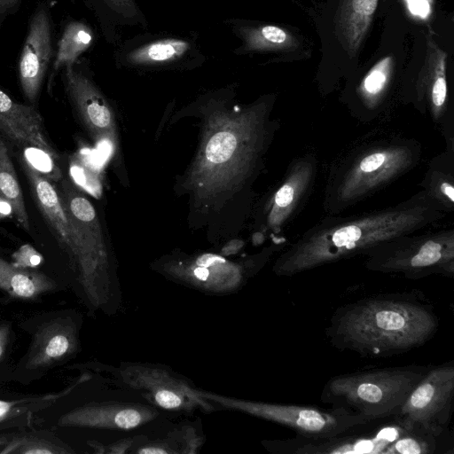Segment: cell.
Masks as SVG:
<instances>
[{
    "label": "cell",
    "mask_w": 454,
    "mask_h": 454,
    "mask_svg": "<svg viewBox=\"0 0 454 454\" xmlns=\"http://www.w3.org/2000/svg\"><path fill=\"white\" fill-rule=\"evenodd\" d=\"M444 210L423 190L395 207L359 216L325 220L280 255L274 266L292 277L325 264L364 254L394 238L414 233L443 216Z\"/></svg>",
    "instance_id": "1"
},
{
    "label": "cell",
    "mask_w": 454,
    "mask_h": 454,
    "mask_svg": "<svg viewBox=\"0 0 454 454\" xmlns=\"http://www.w3.org/2000/svg\"><path fill=\"white\" fill-rule=\"evenodd\" d=\"M438 325L433 305L419 293H394L338 308L326 334L340 350L364 357H387L423 346Z\"/></svg>",
    "instance_id": "2"
},
{
    "label": "cell",
    "mask_w": 454,
    "mask_h": 454,
    "mask_svg": "<svg viewBox=\"0 0 454 454\" xmlns=\"http://www.w3.org/2000/svg\"><path fill=\"white\" fill-rule=\"evenodd\" d=\"M428 368L408 365L337 375L325 383L321 401L371 421L395 417Z\"/></svg>",
    "instance_id": "3"
},
{
    "label": "cell",
    "mask_w": 454,
    "mask_h": 454,
    "mask_svg": "<svg viewBox=\"0 0 454 454\" xmlns=\"http://www.w3.org/2000/svg\"><path fill=\"white\" fill-rule=\"evenodd\" d=\"M364 266L372 271L421 278L454 275V231L402 235L374 246L364 253Z\"/></svg>",
    "instance_id": "4"
},
{
    "label": "cell",
    "mask_w": 454,
    "mask_h": 454,
    "mask_svg": "<svg viewBox=\"0 0 454 454\" xmlns=\"http://www.w3.org/2000/svg\"><path fill=\"white\" fill-rule=\"evenodd\" d=\"M419 160L417 145L390 143L358 153L338 174L329 194L333 209L354 204L404 174Z\"/></svg>",
    "instance_id": "5"
},
{
    "label": "cell",
    "mask_w": 454,
    "mask_h": 454,
    "mask_svg": "<svg viewBox=\"0 0 454 454\" xmlns=\"http://www.w3.org/2000/svg\"><path fill=\"white\" fill-rule=\"evenodd\" d=\"M31 321L23 326L31 335L30 344L12 374L23 384L60 365L71 356L77 342L75 325L65 311L43 313Z\"/></svg>",
    "instance_id": "6"
},
{
    "label": "cell",
    "mask_w": 454,
    "mask_h": 454,
    "mask_svg": "<svg viewBox=\"0 0 454 454\" xmlns=\"http://www.w3.org/2000/svg\"><path fill=\"white\" fill-rule=\"evenodd\" d=\"M454 396V362L429 367L395 419L408 430L424 429L440 435L448 427Z\"/></svg>",
    "instance_id": "7"
},
{
    "label": "cell",
    "mask_w": 454,
    "mask_h": 454,
    "mask_svg": "<svg viewBox=\"0 0 454 454\" xmlns=\"http://www.w3.org/2000/svg\"><path fill=\"white\" fill-rule=\"evenodd\" d=\"M244 407L254 415L293 429L308 440L336 437L371 422L343 408L325 410L307 405L264 403H247Z\"/></svg>",
    "instance_id": "8"
},
{
    "label": "cell",
    "mask_w": 454,
    "mask_h": 454,
    "mask_svg": "<svg viewBox=\"0 0 454 454\" xmlns=\"http://www.w3.org/2000/svg\"><path fill=\"white\" fill-rule=\"evenodd\" d=\"M52 26L49 8L41 4L34 12L19 61V78L24 97L34 104L52 59Z\"/></svg>",
    "instance_id": "9"
},
{
    "label": "cell",
    "mask_w": 454,
    "mask_h": 454,
    "mask_svg": "<svg viewBox=\"0 0 454 454\" xmlns=\"http://www.w3.org/2000/svg\"><path fill=\"white\" fill-rule=\"evenodd\" d=\"M0 131L19 145L37 147L58 157L44 134L38 112L33 106L15 102L1 89Z\"/></svg>",
    "instance_id": "10"
},
{
    "label": "cell",
    "mask_w": 454,
    "mask_h": 454,
    "mask_svg": "<svg viewBox=\"0 0 454 454\" xmlns=\"http://www.w3.org/2000/svg\"><path fill=\"white\" fill-rule=\"evenodd\" d=\"M35 200L49 224L59 247L74 260L76 254L74 234L67 213L60 196L49 178L38 172L24 159L22 160Z\"/></svg>",
    "instance_id": "11"
},
{
    "label": "cell",
    "mask_w": 454,
    "mask_h": 454,
    "mask_svg": "<svg viewBox=\"0 0 454 454\" xmlns=\"http://www.w3.org/2000/svg\"><path fill=\"white\" fill-rule=\"evenodd\" d=\"M408 429L398 420L372 434L348 436L345 434L323 440H304L301 444L287 441V452L317 453H383L384 450Z\"/></svg>",
    "instance_id": "12"
},
{
    "label": "cell",
    "mask_w": 454,
    "mask_h": 454,
    "mask_svg": "<svg viewBox=\"0 0 454 454\" xmlns=\"http://www.w3.org/2000/svg\"><path fill=\"white\" fill-rule=\"evenodd\" d=\"M316 170V160L312 157L298 159L289 168L284 183L273 199L270 223L275 230H280L303 201L312 186Z\"/></svg>",
    "instance_id": "13"
},
{
    "label": "cell",
    "mask_w": 454,
    "mask_h": 454,
    "mask_svg": "<svg viewBox=\"0 0 454 454\" xmlns=\"http://www.w3.org/2000/svg\"><path fill=\"white\" fill-rule=\"evenodd\" d=\"M446 59V52L436 44L431 35H428L427 55L417 81V92L419 100L426 96L432 116L436 121L444 117L447 110Z\"/></svg>",
    "instance_id": "14"
},
{
    "label": "cell",
    "mask_w": 454,
    "mask_h": 454,
    "mask_svg": "<svg viewBox=\"0 0 454 454\" xmlns=\"http://www.w3.org/2000/svg\"><path fill=\"white\" fill-rule=\"evenodd\" d=\"M378 0H340L335 18L340 43L355 57L371 26Z\"/></svg>",
    "instance_id": "15"
},
{
    "label": "cell",
    "mask_w": 454,
    "mask_h": 454,
    "mask_svg": "<svg viewBox=\"0 0 454 454\" xmlns=\"http://www.w3.org/2000/svg\"><path fill=\"white\" fill-rule=\"evenodd\" d=\"M57 289V283L35 269L21 268L0 256V291L12 299L35 301Z\"/></svg>",
    "instance_id": "16"
},
{
    "label": "cell",
    "mask_w": 454,
    "mask_h": 454,
    "mask_svg": "<svg viewBox=\"0 0 454 454\" xmlns=\"http://www.w3.org/2000/svg\"><path fill=\"white\" fill-rule=\"evenodd\" d=\"M70 450L57 436L47 432L0 434L1 454H62Z\"/></svg>",
    "instance_id": "17"
},
{
    "label": "cell",
    "mask_w": 454,
    "mask_h": 454,
    "mask_svg": "<svg viewBox=\"0 0 454 454\" xmlns=\"http://www.w3.org/2000/svg\"><path fill=\"white\" fill-rule=\"evenodd\" d=\"M93 38V33L86 24L81 21L68 22L58 43L51 79L60 68L73 66L78 57L91 45Z\"/></svg>",
    "instance_id": "18"
},
{
    "label": "cell",
    "mask_w": 454,
    "mask_h": 454,
    "mask_svg": "<svg viewBox=\"0 0 454 454\" xmlns=\"http://www.w3.org/2000/svg\"><path fill=\"white\" fill-rule=\"evenodd\" d=\"M239 34L247 51H294L299 46L294 35L278 26L241 27Z\"/></svg>",
    "instance_id": "19"
},
{
    "label": "cell",
    "mask_w": 454,
    "mask_h": 454,
    "mask_svg": "<svg viewBox=\"0 0 454 454\" xmlns=\"http://www.w3.org/2000/svg\"><path fill=\"white\" fill-rule=\"evenodd\" d=\"M0 196L7 200L13 210L19 224L29 231V219L25 206L23 193L17 175L9 156L7 146L0 139Z\"/></svg>",
    "instance_id": "20"
},
{
    "label": "cell",
    "mask_w": 454,
    "mask_h": 454,
    "mask_svg": "<svg viewBox=\"0 0 454 454\" xmlns=\"http://www.w3.org/2000/svg\"><path fill=\"white\" fill-rule=\"evenodd\" d=\"M393 69V56H386L375 63L361 81L357 92L367 108L376 107L382 99L390 84Z\"/></svg>",
    "instance_id": "21"
},
{
    "label": "cell",
    "mask_w": 454,
    "mask_h": 454,
    "mask_svg": "<svg viewBox=\"0 0 454 454\" xmlns=\"http://www.w3.org/2000/svg\"><path fill=\"white\" fill-rule=\"evenodd\" d=\"M190 48L188 42L180 39H162L145 44L129 52L127 59L134 64L168 62L183 56Z\"/></svg>",
    "instance_id": "22"
},
{
    "label": "cell",
    "mask_w": 454,
    "mask_h": 454,
    "mask_svg": "<svg viewBox=\"0 0 454 454\" xmlns=\"http://www.w3.org/2000/svg\"><path fill=\"white\" fill-rule=\"evenodd\" d=\"M437 437L431 432L413 427L391 442L382 454H432L436 449Z\"/></svg>",
    "instance_id": "23"
},
{
    "label": "cell",
    "mask_w": 454,
    "mask_h": 454,
    "mask_svg": "<svg viewBox=\"0 0 454 454\" xmlns=\"http://www.w3.org/2000/svg\"><path fill=\"white\" fill-rule=\"evenodd\" d=\"M425 191L443 210L453 208L454 186L451 174L431 168L426 178Z\"/></svg>",
    "instance_id": "24"
},
{
    "label": "cell",
    "mask_w": 454,
    "mask_h": 454,
    "mask_svg": "<svg viewBox=\"0 0 454 454\" xmlns=\"http://www.w3.org/2000/svg\"><path fill=\"white\" fill-rule=\"evenodd\" d=\"M236 146L237 140L233 134L227 131L218 132L207 143V159L213 163H223L231 158Z\"/></svg>",
    "instance_id": "25"
},
{
    "label": "cell",
    "mask_w": 454,
    "mask_h": 454,
    "mask_svg": "<svg viewBox=\"0 0 454 454\" xmlns=\"http://www.w3.org/2000/svg\"><path fill=\"white\" fill-rule=\"evenodd\" d=\"M23 159L47 178L58 180L61 176L60 170L55 163L56 159L40 148L25 147Z\"/></svg>",
    "instance_id": "26"
},
{
    "label": "cell",
    "mask_w": 454,
    "mask_h": 454,
    "mask_svg": "<svg viewBox=\"0 0 454 454\" xmlns=\"http://www.w3.org/2000/svg\"><path fill=\"white\" fill-rule=\"evenodd\" d=\"M12 258L14 265L27 269H35L43 261V255L29 244L21 246Z\"/></svg>",
    "instance_id": "27"
},
{
    "label": "cell",
    "mask_w": 454,
    "mask_h": 454,
    "mask_svg": "<svg viewBox=\"0 0 454 454\" xmlns=\"http://www.w3.org/2000/svg\"><path fill=\"white\" fill-rule=\"evenodd\" d=\"M114 12L125 17H135L138 11L134 0H99Z\"/></svg>",
    "instance_id": "28"
},
{
    "label": "cell",
    "mask_w": 454,
    "mask_h": 454,
    "mask_svg": "<svg viewBox=\"0 0 454 454\" xmlns=\"http://www.w3.org/2000/svg\"><path fill=\"white\" fill-rule=\"evenodd\" d=\"M410 13L419 20H427L432 12L431 0H404Z\"/></svg>",
    "instance_id": "29"
},
{
    "label": "cell",
    "mask_w": 454,
    "mask_h": 454,
    "mask_svg": "<svg viewBox=\"0 0 454 454\" xmlns=\"http://www.w3.org/2000/svg\"><path fill=\"white\" fill-rule=\"evenodd\" d=\"M141 414L132 409L120 411L114 418V422L121 428H131L137 427L141 422Z\"/></svg>",
    "instance_id": "30"
},
{
    "label": "cell",
    "mask_w": 454,
    "mask_h": 454,
    "mask_svg": "<svg viewBox=\"0 0 454 454\" xmlns=\"http://www.w3.org/2000/svg\"><path fill=\"white\" fill-rule=\"evenodd\" d=\"M12 340V328L7 322H0V365L7 357Z\"/></svg>",
    "instance_id": "31"
},
{
    "label": "cell",
    "mask_w": 454,
    "mask_h": 454,
    "mask_svg": "<svg viewBox=\"0 0 454 454\" xmlns=\"http://www.w3.org/2000/svg\"><path fill=\"white\" fill-rule=\"evenodd\" d=\"M157 403L165 409H173L178 407L182 401L180 397L174 392L161 389L155 395Z\"/></svg>",
    "instance_id": "32"
},
{
    "label": "cell",
    "mask_w": 454,
    "mask_h": 454,
    "mask_svg": "<svg viewBox=\"0 0 454 454\" xmlns=\"http://www.w3.org/2000/svg\"><path fill=\"white\" fill-rule=\"evenodd\" d=\"M25 0H0V28L4 20L16 12Z\"/></svg>",
    "instance_id": "33"
},
{
    "label": "cell",
    "mask_w": 454,
    "mask_h": 454,
    "mask_svg": "<svg viewBox=\"0 0 454 454\" xmlns=\"http://www.w3.org/2000/svg\"><path fill=\"white\" fill-rule=\"evenodd\" d=\"M224 262H225V259L219 255H215V254H206L198 258L197 264H198V266L207 268L215 263H222Z\"/></svg>",
    "instance_id": "34"
},
{
    "label": "cell",
    "mask_w": 454,
    "mask_h": 454,
    "mask_svg": "<svg viewBox=\"0 0 454 454\" xmlns=\"http://www.w3.org/2000/svg\"><path fill=\"white\" fill-rule=\"evenodd\" d=\"M243 245L244 243L242 240L233 239L226 244L222 250V254L224 255L235 254L243 247Z\"/></svg>",
    "instance_id": "35"
},
{
    "label": "cell",
    "mask_w": 454,
    "mask_h": 454,
    "mask_svg": "<svg viewBox=\"0 0 454 454\" xmlns=\"http://www.w3.org/2000/svg\"><path fill=\"white\" fill-rule=\"evenodd\" d=\"M13 215L11 203L0 196V219L9 217Z\"/></svg>",
    "instance_id": "36"
},
{
    "label": "cell",
    "mask_w": 454,
    "mask_h": 454,
    "mask_svg": "<svg viewBox=\"0 0 454 454\" xmlns=\"http://www.w3.org/2000/svg\"><path fill=\"white\" fill-rule=\"evenodd\" d=\"M193 273L195 277L201 281L207 280L209 276V271L207 268L201 266H199L196 269H194Z\"/></svg>",
    "instance_id": "37"
},
{
    "label": "cell",
    "mask_w": 454,
    "mask_h": 454,
    "mask_svg": "<svg viewBox=\"0 0 454 454\" xmlns=\"http://www.w3.org/2000/svg\"><path fill=\"white\" fill-rule=\"evenodd\" d=\"M252 239H253V243H254V245H259V244H261V243H262V242H263V240H264V236H263V234H262V232H255V233L253 235Z\"/></svg>",
    "instance_id": "38"
},
{
    "label": "cell",
    "mask_w": 454,
    "mask_h": 454,
    "mask_svg": "<svg viewBox=\"0 0 454 454\" xmlns=\"http://www.w3.org/2000/svg\"><path fill=\"white\" fill-rule=\"evenodd\" d=\"M166 451L161 449H144L140 450V453H148V454H154V453H165Z\"/></svg>",
    "instance_id": "39"
}]
</instances>
